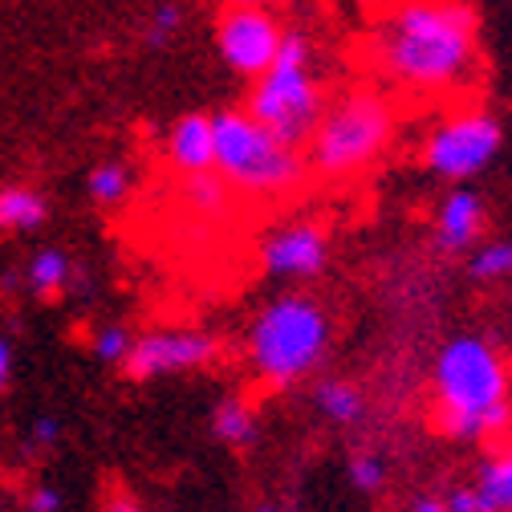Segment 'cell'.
Instances as JSON below:
<instances>
[{
	"mask_svg": "<svg viewBox=\"0 0 512 512\" xmlns=\"http://www.w3.org/2000/svg\"><path fill=\"white\" fill-rule=\"evenodd\" d=\"M476 0H395L370 25L366 53L374 74L407 94H456L480 74Z\"/></svg>",
	"mask_w": 512,
	"mask_h": 512,
	"instance_id": "1",
	"label": "cell"
},
{
	"mask_svg": "<svg viewBox=\"0 0 512 512\" xmlns=\"http://www.w3.org/2000/svg\"><path fill=\"white\" fill-rule=\"evenodd\" d=\"M435 382V427L447 439L480 443L512 427L508 391L512 378L504 358L484 338H452L431 370Z\"/></svg>",
	"mask_w": 512,
	"mask_h": 512,
	"instance_id": "2",
	"label": "cell"
},
{
	"mask_svg": "<svg viewBox=\"0 0 512 512\" xmlns=\"http://www.w3.org/2000/svg\"><path fill=\"white\" fill-rule=\"evenodd\" d=\"M334 342V322L322 301L309 293H281L256 309L244 354L252 374L273 391H285L293 382L322 370Z\"/></svg>",
	"mask_w": 512,
	"mask_h": 512,
	"instance_id": "3",
	"label": "cell"
},
{
	"mask_svg": "<svg viewBox=\"0 0 512 512\" xmlns=\"http://www.w3.org/2000/svg\"><path fill=\"white\" fill-rule=\"evenodd\" d=\"M399 131L395 102L382 90H342L326 102L305 143V163L322 179H358L391 151Z\"/></svg>",
	"mask_w": 512,
	"mask_h": 512,
	"instance_id": "4",
	"label": "cell"
},
{
	"mask_svg": "<svg viewBox=\"0 0 512 512\" xmlns=\"http://www.w3.org/2000/svg\"><path fill=\"white\" fill-rule=\"evenodd\" d=\"M326 102H330L326 86L313 70V41H309L305 29L293 25L281 37V49L273 57V66L252 82L244 110L261 122L265 131H273L281 143L305 151V143L313 135L317 118H322Z\"/></svg>",
	"mask_w": 512,
	"mask_h": 512,
	"instance_id": "5",
	"label": "cell"
},
{
	"mask_svg": "<svg viewBox=\"0 0 512 512\" xmlns=\"http://www.w3.org/2000/svg\"><path fill=\"white\" fill-rule=\"evenodd\" d=\"M216 131V171L232 183L236 196H289L309 175L305 151L281 143L265 131L244 106L240 110H212Z\"/></svg>",
	"mask_w": 512,
	"mask_h": 512,
	"instance_id": "6",
	"label": "cell"
},
{
	"mask_svg": "<svg viewBox=\"0 0 512 512\" xmlns=\"http://www.w3.org/2000/svg\"><path fill=\"white\" fill-rule=\"evenodd\" d=\"M504 147V122L488 106H460L447 110L423 135L419 163L427 175L443 183H468L496 163Z\"/></svg>",
	"mask_w": 512,
	"mask_h": 512,
	"instance_id": "7",
	"label": "cell"
},
{
	"mask_svg": "<svg viewBox=\"0 0 512 512\" xmlns=\"http://www.w3.org/2000/svg\"><path fill=\"white\" fill-rule=\"evenodd\" d=\"M285 21L277 9H244V5H224L220 17H216V29H212V41H216V57L220 66L244 82H256L281 49V37H285Z\"/></svg>",
	"mask_w": 512,
	"mask_h": 512,
	"instance_id": "8",
	"label": "cell"
},
{
	"mask_svg": "<svg viewBox=\"0 0 512 512\" xmlns=\"http://www.w3.org/2000/svg\"><path fill=\"white\" fill-rule=\"evenodd\" d=\"M220 354H224V346L208 330H147V334H135V346L118 370L131 382H155V378H171V374L204 370Z\"/></svg>",
	"mask_w": 512,
	"mask_h": 512,
	"instance_id": "9",
	"label": "cell"
},
{
	"mask_svg": "<svg viewBox=\"0 0 512 512\" xmlns=\"http://www.w3.org/2000/svg\"><path fill=\"white\" fill-rule=\"evenodd\" d=\"M256 261L269 281H317L330 265V228L322 220H289L265 232Z\"/></svg>",
	"mask_w": 512,
	"mask_h": 512,
	"instance_id": "10",
	"label": "cell"
},
{
	"mask_svg": "<svg viewBox=\"0 0 512 512\" xmlns=\"http://www.w3.org/2000/svg\"><path fill=\"white\" fill-rule=\"evenodd\" d=\"M167 167L175 175H196L216 167V131H212V114L208 110H187L171 122V131L163 139Z\"/></svg>",
	"mask_w": 512,
	"mask_h": 512,
	"instance_id": "11",
	"label": "cell"
},
{
	"mask_svg": "<svg viewBox=\"0 0 512 512\" xmlns=\"http://www.w3.org/2000/svg\"><path fill=\"white\" fill-rule=\"evenodd\" d=\"M484 228V200L480 191L464 187V183H452V191L443 196L439 212H435V244L443 252H464L476 244Z\"/></svg>",
	"mask_w": 512,
	"mask_h": 512,
	"instance_id": "12",
	"label": "cell"
},
{
	"mask_svg": "<svg viewBox=\"0 0 512 512\" xmlns=\"http://www.w3.org/2000/svg\"><path fill=\"white\" fill-rule=\"evenodd\" d=\"M53 216V204L33 183H0V236L41 232Z\"/></svg>",
	"mask_w": 512,
	"mask_h": 512,
	"instance_id": "13",
	"label": "cell"
},
{
	"mask_svg": "<svg viewBox=\"0 0 512 512\" xmlns=\"http://www.w3.org/2000/svg\"><path fill=\"white\" fill-rule=\"evenodd\" d=\"M179 196H183V204L191 212H196V220H228L232 204H236L232 183L216 167L212 171H196V175H183Z\"/></svg>",
	"mask_w": 512,
	"mask_h": 512,
	"instance_id": "14",
	"label": "cell"
},
{
	"mask_svg": "<svg viewBox=\"0 0 512 512\" xmlns=\"http://www.w3.org/2000/svg\"><path fill=\"white\" fill-rule=\"evenodd\" d=\"M135 196V167L126 159H98L86 171V200L102 212L122 208L126 200Z\"/></svg>",
	"mask_w": 512,
	"mask_h": 512,
	"instance_id": "15",
	"label": "cell"
},
{
	"mask_svg": "<svg viewBox=\"0 0 512 512\" xmlns=\"http://www.w3.org/2000/svg\"><path fill=\"white\" fill-rule=\"evenodd\" d=\"M208 427H212L216 443L236 447V452H244V447H252L256 439H261V419H256L252 403H244L240 395H224V399L212 407Z\"/></svg>",
	"mask_w": 512,
	"mask_h": 512,
	"instance_id": "16",
	"label": "cell"
},
{
	"mask_svg": "<svg viewBox=\"0 0 512 512\" xmlns=\"http://www.w3.org/2000/svg\"><path fill=\"white\" fill-rule=\"evenodd\" d=\"M183 29H187V5H183V0H155L151 13L139 25V49L147 57H159V53L175 49Z\"/></svg>",
	"mask_w": 512,
	"mask_h": 512,
	"instance_id": "17",
	"label": "cell"
},
{
	"mask_svg": "<svg viewBox=\"0 0 512 512\" xmlns=\"http://www.w3.org/2000/svg\"><path fill=\"white\" fill-rule=\"evenodd\" d=\"M21 273H25V289L33 297H57L70 289L74 261H70V252H61V248H37Z\"/></svg>",
	"mask_w": 512,
	"mask_h": 512,
	"instance_id": "18",
	"label": "cell"
},
{
	"mask_svg": "<svg viewBox=\"0 0 512 512\" xmlns=\"http://www.w3.org/2000/svg\"><path fill=\"white\" fill-rule=\"evenodd\" d=\"M313 403L322 411L330 423L338 427H358L366 419V395L354 387L346 378H322L313 387Z\"/></svg>",
	"mask_w": 512,
	"mask_h": 512,
	"instance_id": "19",
	"label": "cell"
},
{
	"mask_svg": "<svg viewBox=\"0 0 512 512\" xmlns=\"http://www.w3.org/2000/svg\"><path fill=\"white\" fill-rule=\"evenodd\" d=\"M480 504L484 512H512V447L480 464Z\"/></svg>",
	"mask_w": 512,
	"mask_h": 512,
	"instance_id": "20",
	"label": "cell"
},
{
	"mask_svg": "<svg viewBox=\"0 0 512 512\" xmlns=\"http://www.w3.org/2000/svg\"><path fill=\"white\" fill-rule=\"evenodd\" d=\"M131 346H135V334H131V326H122V322H102L90 334V354L102 366H122L126 354H131Z\"/></svg>",
	"mask_w": 512,
	"mask_h": 512,
	"instance_id": "21",
	"label": "cell"
},
{
	"mask_svg": "<svg viewBox=\"0 0 512 512\" xmlns=\"http://www.w3.org/2000/svg\"><path fill=\"white\" fill-rule=\"evenodd\" d=\"M468 273H472V281H504V277H512V240H492V244H484V248L472 256Z\"/></svg>",
	"mask_w": 512,
	"mask_h": 512,
	"instance_id": "22",
	"label": "cell"
},
{
	"mask_svg": "<svg viewBox=\"0 0 512 512\" xmlns=\"http://www.w3.org/2000/svg\"><path fill=\"white\" fill-rule=\"evenodd\" d=\"M346 476L358 492H378L382 484H387V460L374 456V452H358V456H350Z\"/></svg>",
	"mask_w": 512,
	"mask_h": 512,
	"instance_id": "23",
	"label": "cell"
},
{
	"mask_svg": "<svg viewBox=\"0 0 512 512\" xmlns=\"http://www.w3.org/2000/svg\"><path fill=\"white\" fill-rule=\"evenodd\" d=\"M61 504H66V496H61V488L41 480V484H33V488L25 492L21 512H61Z\"/></svg>",
	"mask_w": 512,
	"mask_h": 512,
	"instance_id": "24",
	"label": "cell"
},
{
	"mask_svg": "<svg viewBox=\"0 0 512 512\" xmlns=\"http://www.w3.org/2000/svg\"><path fill=\"white\" fill-rule=\"evenodd\" d=\"M61 435H66V427H61L57 415H41L33 419V431H29V452H49V447L61 443Z\"/></svg>",
	"mask_w": 512,
	"mask_h": 512,
	"instance_id": "25",
	"label": "cell"
},
{
	"mask_svg": "<svg viewBox=\"0 0 512 512\" xmlns=\"http://www.w3.org/2000/svg\"><path fill=\"white\" fill-rule=\"evenodd\" d=\"M447 512H484L480 492L476 488H456L452 496H447Z\"/></svg>",
	"mask_w": 512,
	"mask_h": 512,
	"instance_id": "26",
	"label": "cell"
},
{
	"mask_svg": "<svg viewBox=\"0 0 512 512\" xmlns=\"http://www.w3.org/2000/svg\"><path fill=\"white\" fill-rule=\"evenodd\" d=\"M98 512H147V508H143V500L131 496V492H110Z\"/></svg>",
	"mask_w": 512,
	"mask_h": 512,
	"instance_id": "27",
	"label": "cell"
},
{
	"mask_svg": "<svg viewBox=\"0 0 512 512\" xmlns=\"http://www.w3.org/2000/svg\"><path fill=\"white\" fill-rule=\"evenodd\" d=\"M13 342L0 334V399H5V391H9V382H13Z\"/></svg>",
	"mask_w": 512,
	"mask_h": 512,
	"instance_id": "28",
	"label": "cell"
},
{
	"mask_svg": "<svg viewBox=\"0 0 512 512\" xmlns=\"http://www.w3.org/2000/svg\"><path fill=\"white\" fill-rule=\"evenodd\" d=\"M411 512H447V500H435V496H419L411 504Z\"/></svg>",
	"mask_w": 512,
	"mask_h": 512,
	"instance_id": "29",
	"label": "cell"
},
{
	"mask_svg": "<svg viewBox=\"0 0 512 512\" xmlns=\"http://www.w3.org/2000/svg\"><path fill=\"white\" fill-rule=\"evenodd\" d=\"M224 5H244V9H281L285 0H224Z\"/></svg>",
	"mask_w": 512,
	"mask_h": 512,
	"instance_id": "30",
	"label": "cell"
},
{
	"mask_svg": "<svg viewBox=\"0 0 512 512\" xmlns=\"http://www.w3.org/2000/svg\"><path fill=\"white\" fill-rule=\"evenodd\" d=\"M21 281H25V273H17V269H9L5 277H0V289H5V293H17V289H21Z\"/></svg>",
	"mask_w": 512,
	"mask_h": 512,
	"instance_id": "31",
	"label": "cell"
},
{
	"mask_svg": "<svg viewBox=\"0 0 512 512\" xmlns=\"http://www.w3.org/2000/svg\"><path fill=\"white\" fill-rule=\"evenodd\" d=\"M252 512H285V508H281V504H273V500H261V504H256Z\"/></svg>",
	"mask_w": 512,
	"mask_h": 512,
	"instance_id": "32",
	"label": "cell"
}]
</instances>
